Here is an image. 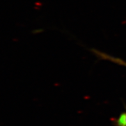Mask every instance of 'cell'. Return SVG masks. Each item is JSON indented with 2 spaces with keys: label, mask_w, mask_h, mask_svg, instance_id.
Instances as JSON below:
<instances>
[{
  "label": "cell",
  "mask_w": 126,
  "mask_h": 126,
  "mask_svg": "<svg viewBox=\"0 0 126 126\" xmlns=\"http://www.w3.org/2000/svg\"><path fill=\"white\" fill-rule=\"evenodd\" d=\"M116 123L117 126H126V112L122 113L119 116Z\"/></svg>",
  "instance_id": "cell-1"
},
{
  "label": "cell",
  "mask_w": 126,
  "mask_h": 126,
  "mask_svg": "<svg viewBox=\"0 0 126 126\" xmlns=\"http://www.w3.org/2000/svg\"><path fill=\"white\" fill-rule=\"evenodd\" d=\"M99 54H101L102 56H104V58H107L109 60H111V61H113L115 62H117L118 63L122 64V65H126V62H124L122 60H120V59H118V58H113V57H111V56H110L107 54H102L101 53H99Z\"/></svg>",
  "instance_id": "cell-2"
}]
</instances>
